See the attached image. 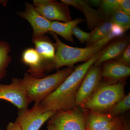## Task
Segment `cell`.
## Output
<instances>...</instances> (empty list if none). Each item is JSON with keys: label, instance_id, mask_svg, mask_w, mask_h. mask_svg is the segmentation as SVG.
Here are the masks:
<instances>
[{"label": "cell", "instance_id": "6da1fadb", "mask_svg": "<svg viewBox=\"0 0 130 130\" xmlns=\"http://www.w3.org/2000/svg\"><path fill=\"white\" fill-rule=\"evenodd\" d=\"M104 49L89 60L75 67L58 88L40 103L45 111H66L77 107L76 96L79 86L89 68L102 55Z\"/></svg>", "mask_w": 130, "mask_h": 130}, {"label": "cell", "instance_id": "7a4b0ae2", "mask_svg": "<svg viewBox=\"0 0 130 130\" xmlns=\"http://www.w3.org/2000/svg\"><path fill=\"white\" fill-rule=\"evenodd\" d=\"M74 68V66L68 67L41 78H36L25 73L22 82L31 101L40 103L58 88L73 71Z\"/></svg>", "mask_w": 130, "mask_h": 130}, {"label": "cell", "instance_id": "3957f363", "mask_svg": "<svg viewBox=\"0 0 130 130\" xmlns=\"http://www.w3.org/2000/svg\"><path fill=\"white\" fill-rule=\"evenodd\" d=\"M48 32L55 40L56 50L52 61V70L66 66H74L76 63L81 61L86 62L106 46L94 44L85 48L70 46L61 41L55 33L51 31Z\"/></svg>", "mask_w": 130, "mask_h": 130}, {"label": "cell", "instance_id": "277c9868", "mask_svg": "<svg viewBox=\"0 0 130 130\" xmlns=\"http://www.w3.org/2000/svg\"><path fill=\"white\" fill-rule=\"evenodd\" d=\"M125 81L108 84L101 83L99 87L81 107L90 111L106 113L125 96Z\"/></svg>", "mask_w": 130, "mask_h": 130}, {"label": "cell", "instance_id": "5b68a950", "mask_svg": "<svg viewBox=\"0 0 130 130\" xmlns=\"http://www.w3.org/2000/svg\"><path fill=\"white\" fill-rule=\"evenodd\" d=\"M87 116L77 107L58 111L49 119L47 128L53 130H86Z\"/></svg>", "mask_w": 130, "mask_h": 130}, {"label": "cell", "instance_id": "8992f818", "mask_svg": "<svg viewBox=\"0 0 130 130\" xmlns=\"http://www.w3.org/2000/svg\"><path fill=\"white\" fill-rule=\"evenodd\" d=\"M55 111H45L40 103L31 108L19 110L15 122L22 130H40L43 125L56 113Z\"/></svg>", "mask_w": 130, "mask_h": 130}, {"label": "cell", "instance_id": "52a82bcc", "mask_svg": "<svg viewBox=\"0 0 130 130\" xmlns=\"http://www.w3.org/2000/svg\"><path fill=\"white\" fill-rule=\"evenodd\" d=\"M36 11L49 21L67 22L72 20L70 9L63 3L54 0H33Z\"/></svg>", "mask_w": 130, "mask_h": 130}, {"label": "cell", "instance_id": "ba28073f", "mask_svg": "<svg viewBox=\"0 0 130 130\" xmlns=\"http://www.w3.org/2000/svg\"><path fill=\"white\" fill-rule=\"evenodd\" d=\"M0 100L9 102L19 110L28 108L32 102L28 97L22 79L18 78L12 79L9 84H0Z\"/></svg>", "mask_w": 130, "mask_h": 130}, {"label": "cell", "instance_id": "9c48e42d", "mask_svg": "<svg viewBox=\"0 0 130 130\" xmlns=\"http://www.w3.org/2000/svg\"><path fill=\"white\" fill-rule=\"evenodd\" d=\"M102 78L101 66H91L79 86L76 96L77 107L81 106L99 87Z\"/></svg>", "mask_w": 130, "mask_h": 130}, {"label": "cell", "instance_id": "30bf717a", "mask_svg": "<svg viewBox=\"0 0 130 130\" xmlns=\"http://www.w3.org/2000/svg\"><path fill=\"white\" fill-rule=\"evenodd\" d=\"M21 60L29 67L28 74L36 78L43 77L45 72L51 71V64L44 61L33 48H28L24 50Z\"/></svg>", "mask_w": 130, "mask_h": 130}, {"label": "cell", "instance_id": "8fae6325", "mask_svg": "<svg viewBox=\"0 0 130 130\" xmlns=\"http://www.w3.org/2000/svg\"><path fill=\"white\" fill-rule=\"evenodd\" d=\"M18 14L21 18L27 20L32 26V38L39 37L48 32L51 21L41 16L35 10L33 5L29 3L25 4V9Z\"/></svg>", "mask_w": 130, "mask_h": 130}, {"label": "cell", "instance_id": "7c38bea8", "mask_svg": "<svg viewBox=\"0 0 130 130\" xmlns=\"http://www.w3.org/2000/svg\"><path fill=\"white\" fill-rule=\"evenodd\" d=\"M102 64V76L107 83L114 84L124 81L129 76L130 67L117 61H108Z\"/></svg>", "mask_w": 130, "mask_h": 130}, {"label": "cell", "instance_id": "4fadbf2b", "mask_svg": "<svg viewBox=\"0 0 130 130\" xmlns=\"http://www.w3.org/2000/svg\"><path fill=\"white\" fill-rule=\"evenodd\" d=\"M67 6H70L83 13L87 22L88 28L93 30L105 20L104 16L100 9L91 7L88 1L84 0H61Z\"/></svg>", "mask_w": 130, "mask_h": 130}, {"label": "cell", "instance_id": "5bb4252c", "mask_svg": "<svg viewBox=\"0 0 130 130\" xmlns=\"http://www.w3.org/2000/svg\"><path fill=\"white\" fill-rule=\"evenodd\" d=\"M127 37H120L105 47L104 52L94 63L95 66H101L103 63L119 57L129 45Z\"/></svg>", "mask_w": 130, "mask_h": 130}, {"label": "cell", "instance_id": "9a60e30c", "mask_svg": "<svg viewBox=\"0 0 130 130\" xmlns=\"http://www.w3.org/2000/svg\"><path fill=\"white\" fill-rule=\"evenodd\" d=\"M32 42L35 44V50L42 59L44 61L50 63L52 66L56 53L54 43L44 35L32 38Z\"/></svg>", "mask_w": 130, "mask_h": 130}, {"label": "cell", "instance_id": "2e32d148", "mask_svg": "<svg viewBox=\"0 0 130 130\" xmlns=\"http://www.w3.org/2000/svg\"><path fill=\"white\" fill-rule=\"evenodd\" d=\"M118 120L108 114L91 111L87 116L86 130H101L115 123Z\"/></svg>", "mask_w": 130, "mask_h": 130}, {"label": "cell", "instance_id": "e0dca14e", "mask_svg": "<svg viewBox=\"0 0 130 130\" xmlns=\"http://www.w3.org/2000/svg\"><path fill=\"white\" fill-rule=\"evenodd\" d=\"M84 21L85 20L84 19L77 18L74 20L67 22L51 21L49 31L60 35L68 41L74 43V40L72 35L73 29L78 24Z\"/></svg>", "mask_w": 130, "mask_h": 130}, {"label": "cell", "instance_id": "ac0fdd59", "mask_svg": "<svg viewBox=\"0 0 130 130\" xmlns=\"http://www.w3.org/2000/svg\"><path fill=\"white\" fill-rule=\"evenodd\" d=\"M113 23L109 20L100 23L90 32V37L86 43V46H92L102 40L108 34L111 29Z\"/></svg>", "mask_w": 130, "mask_h": 130}, {"label": "cell", "instance_id": "d6986e66", "mask_svg": "<svg viewBox=\"0 0 130 130\" xmlns=\"http://www.w3.org/2000/svg\"><path fill=\"white\" fill-rule=\"evenodd\" d=\"M10 51L9 43L0 40V81L7 76V69L12 60Z\"/></svg>", "mask_w": 130, "mask_h": 130}, {"label": "cell", "instance_id": "ffe728a7", "mask_svg": "<svg viewBox=\"0 0 130 130\" xmlns=\"http://www.w3.org/2000/svg\"><path fill=\"white\" fill-rule=\"evenodd\" d=\"M130 109V93L129 92L123 99L115 103L106 113L114 117Z\"/></svg>", "mask_w": 130, "mask_h": 130}, {"label": "cell", "instance_id": "44dd1931", "mask_svg": "<svg viewBox=\"0 0 130 130\" xmlns=\"http://www.w3.org/2000/svg\"><path fill=\"white\" fill-rule=\"evenodd\" d=\"M99 9L104 16L105 20H108L113 13L121 10L118 0L102 1Z\"/></svg>", "mask_w": 130, "mask_h": 130}, {"label": "cell", "instance_id": "7402d4cb", "mask_svg": "<svg viewBox=\"0 0 130 130\" xmlns=\"http://www.w3.org/2000/svg\"><path fill=\"white\" fill-rule=\"evenodd\" d=\"M108 20L113 23L121 26L126 31L130 27V17L124 13L121 10L115 12L111 15Z\"/></svg>", "mask_w": 130, "mask_h": 130}, {"label": "cell", "instance_id": "603a6c76", "mask_svg": "<svg viewBox=\"0 0 130 130\" xmlns=\"http://www.w3.org/2000/svg\"><path fill=\"white\" fill-rule=\"evenodd\" d=\"M126 31L121 26L115 24H113L111 29L109 33L102 40L95 44L105 46L111 40L115 38L121 37L124 34Z\"/></svg>", "mask_w": 130, "mask_h": 130}, {"label": "cell", "instance_id": "cb8c5ba5", "mask_svg": "<svg viewBox=\"0 0 130 130\" xmlns=\"http://www.w3.org/2000/svg\"><path fill=\"white\" fill-rule=\"evenodd\" d=\"M72 35L76 37L81 43L87 42L90 37V32L84 31L77 26H75L73 29Z\"/></svg>", "mask_w": 130, "mask_h": 130}, {"label": "cell", "instance_id": "d4e9b609", "mask_svg": "<svg viewBox=\"0 0 130 130\" xmlns=\"http://www.w3.org/2000/svg\"><path fill=\"white\" fill-rule=\"evenodd\" d=\"M116 60L126 66L130 67V46H128L123 51Z\"/></svg>", "mask_w": 130, "mask_h": 130}, {"label": "cell", "instance_id": "484cf974", "mask_svg": "<svg viewBox=\"0 0 130 130\" xmlns=\"http://www.w3.org/2000/svg\"><path fill=\"white\" fill-rule=\"evenodd\" d=\"M120 9L124 13L130 15V0H118Z\"/></svg>", "mask_w": 130, "mask_h": 130}, {"label": "cell", "instance_id": "4316f807", "mask_svg": "<svg viewBox=\"0 0 130 130\" xmlns=\"http://www.w3.org/2000/svg\"><path fill=\"white\" fill-rule=\"evenodd\" d=\"M123 124L120 123V121L117 120L115 123L101 130H119Z\"/></svg>", "mask_w": 130, "mask_h": 130}, {"label": "cell", "instance_id": "83f0119b", "mask_svg": "<svg viewBox=\"0 0 130 130\" xmlns=\"http://www.w3.org/2000/svg\"><path fill=\"white\" fill-rule=\"evenodd\" d=\"M6 130H22L21 126L18 123L10 122L8 124Z\"/></svg>", "mask_w": 130, "mask_h": 130}, {"label": "cell", "instance_id": "f1b7e54d", "mask_svg": "<svg viewBox=\"0 0 130 130\" xmlns=\"http://www.w3.org/2000/svg\"><path fill=\"white\" fill-rule=\"evenodd\" d=\"M102 1L101 0H90L88 1L90 5L94 6L100 7L101 3Z\"/></svg>", "mask_w": 130, "mask_h": 130}, {"label": "cell", "instance_id": "f546056e", "mask_svg": "<svg viewBox=\"0 0 130 130\" xmlns=\"http://www.w3.org/2000/svg\"><path fill=\"white\" fill-rule=\"evenodd\" d=\"M119 130H128V129L127 127V126L126 125V124H125L122 125Z\"/></svg>", "mask_w": 130, "mask_h": 130}, {"label": "cell", "instance_id": "4dcf8cb0", "mask_svg": "<svg viewBox=\"0 0 130 130\" xmlns=\"http://www.w3.org/2000/svg\"><path fill=\"white\" fill-rule=\"evenodd\" d=\"M48 129V130H53L51 129Z\"/></svg>", "mask_w": 130, "mask_h": 130}, {"label": "cell", "instance_id": "1f68e13d", "mask_svg": "<svg viewBox=\"0 0 130 130\" xmlns=\"http://www.w3.org/2000/svg\"><path fill=\"white\" fill-rule=\"evenodd\" d=\"M0 130H1V129H0Z\"/></svg>", "mask_w": 130, "mask_h": 130}]
</instances>
